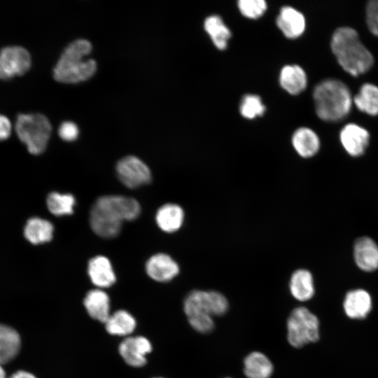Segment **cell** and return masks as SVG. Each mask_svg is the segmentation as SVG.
I'll return each mask as SVG.
<instances>
[{
  "mask_svg": "<svg viewBox=\"0 0 378 378\" xmlns=\"http://www.w3.org/2000/svg\"><path fill=\"white\" fill-rule=\"evenodd\" d=\"M330 48L338 64L353 76L366 73L373 65L372 53L360 42L358 32L351 27L336 29L332 35Z\"/></svg>",
  "mask_w": 378,
  "mask_h": 378,
  "instance_id": "6da1fadb",
  "label": "cell"
},
{
  "mask_svg": "<svg viewBox=\"0 0 378 378\" xmlns=\"http://www.w3.org/2000/svg\"><path fill=\"white\" fill-rule=\"evenodd\" d=\"M92 49V44L87 39L78 38L70 43L54 67L55 80L63 83H77L92 78L97 71V62L93 59H84Z\"/></svg>",
  "mask_w": 378,
  "mask_h": 378,
  "instance_id": "7a4b0ae2",
  "label": "cell"
},
{
  "mask_svg": "<svg viewBox=\"0 0 378 378\" xmlns=\"http://www.w3.org/2000/svg\"><path fill=\"white\" fill-rule=\"evenodd\" d=\"M316 113L324 121L336 122L346 117L351 108L353 97L347 85L337 79H326L313 91Z\"/></svg>",
  "mask_w": 378,
  "mask_h": 378,
  "instance_id": "3957f363",
  "label": "cell"
},
{
  "mask_svg": "<svg viewBox=\"0 0 378 378\" xmlns=\"http://www.w3.org/2000/svg\"><path fill=\"white\" fill-rule=\"evenodd\" d=\"M15 132L31 154L39 155L48 146L52 126L41 113H21L16 119Z\"/></svg>",
  "mask_w": 378,
  "mask_h": 378,
  "instance_id": "277c9868",
  "label": "cell"
},
{
  "mask_svg": "<svg viewBox=\"0 0 378 378\" xmlns=\"http://www.w3.org/2000/svg\"><path fill=\"white\" fill-rule=\"evenodd\" d=\"M319 321L307 308L294 309L287 321L288 341L295 348H301L319 340Z\"/></svg>",
  "mask_w": 378,
  "mask_h": 378,
  "instance_id": "5b68a950",
  "label": "cell"
},
{
  "mask_svg": "<svg viewBox=\"0 0 378 378\" xmlns=\"http://www.w3.org/2000/svg\"><path fill=\"white\" fill-rule=\"evenodd\" d=\"M227 308L228 302L225 297L214 290H192L183 302V310L187 317L198 314L220 316L227 312Z\"/></svg>",
  "mask_w": 378,
  "mask_h": 378,
  "instance_id": "8992f818",
  "label": "cell"
},
{
  "mask_svg": "<svg viewBox=\"0 0 378 378\" xmlns=\"http://www.w3.org/2000/svg\"><path fill=\"white\" fill-rule=\"evenodd\" d=\"M29 52L19 46H9L0 50V78L8 80L25 74L31 67Z\"/></svg>",
  "mask_w": 378,
  "mask_h": 378,
  "instance_id": "52a82bcc",
  "label": "cell"
},
{
  "mask_svg": "<svg viewBox=\"0 0 378 378\" xmlns=\"http://www.w3.org/2000/svg\"><path fill=\"white\" fill-rule=\"evenodd\" d=\"M121 183L129 188H136L151 181L149 167L139 158L128 155L120 159L115 167Z\"/></svg>",
  "mask_w": 378,
  "mask_h": 378,
  "instance_id": "ba28073f",
  "label": "cell"
},
{
  "mask_svg": "<svg viewBox=\"0 0 378 378\" xmlns=\"http://www.w3.org/2000/svg\"><path fill=\"white\" fill-rule=\"evenodd\" d=\"M118 220H133L139 216L141 206L134 198L122 195H104L93 204Z\"/></svg>",
  "mask_w": 378,
  "mask_h": 378,
  "instance_id": "9c48e42d",
  "label": "cell"
},
{
  "mask_svg": "<svg viewBox=\"0 0 378 378\" xmlns=\"http://www.w3.org/2000/svg\"><path fill=\"white\" fill-rule=\"evenodd\" d=\"M118 351L127 365L139 368L146 363V356L151 352L152 344L144 336H128L120 342Z\"/></svg>",
  "mask_w": 378,
  "mask_h": 378,
  "instance_id": "30bf717a",
  "label": "cell"
},
{
  "mask_svg": "<svg viewBox=\"0 0 378 378\" xmlns=\"http://www.w3.org/2000/svg\"><path fill=\"white\" fill-rule=\"evenodd\" d=\"M340 139L348 154L358 157L365 153L369 144L370 134L363 127L355 123H349L342 129Z\"/></svg>",
  "mask_w": 378,
  "mask_h": 378,
  "instance_id": "8fae6325",
  "label": "cell"
},
{
  "mask_svg": "<svg viewBox=\"0 0 378 378\" xmlns=\"http://www.w3.org/2000/svg\"><path fill=\"white\" fill-rule=\"evenodd\" d=\"M147 274L158 282H167L179 272L177 262L169 255L159 253L152 255L146 263Z\"/></svg>",
  "mask_w": 378,
  "mask_h": 378,
  "instance_id": "7c38bea8",
  "label": "cell"
},
{
  "mask_svg": "<svg viewBox=\"0 0 378 378\" xmlns=\"http://www.w3.org/2000/svg\"><path fill=\"white\" fill-rule=\"evenodd\" d=\"M346 316L351 319H364L372 309V300L365 290L358 288L349 290L343 301Z\"/></svg>",
  "mask_w": 378,
  "mask_h": 378,
  "instance_id": "4fadbf2b",
  "label": "cell"
},
{
  "mask_svg": "<svg viewBox=\"0 0 378 378\" xmlns=\"http://www.w3.org/2000/svg\"><path fill=\"white\" fill-rule=\"evenodd\" d=\"M90 225L93 232L103 238H113L119 234L122 222L93 205L90 212Z\"/></svg>",
  "mask_w": 378,
  "mask_h": 378,
  "instance_id": "5bb4252c",
  "label": "cell"
},
{
  "mask_svg": "<svg viewBox=\"0 0 378 378\" xmlns=\"http://www.w3.org/2000/svg\"><path fill=\"white\" fill-rule=\"evenodd\" d=\"M276 25L286 37L293 39L303 34L306 21L302 13L291 6H284L276 18Z\"/></svg>",
  "mask_w": 378,
  "mask_h": 378,
  "instance_id": "9a60e30c",
  "label": "cell"
},
{
  "mask_svg": "<svg viewBox=\"0 0 378 378\" xmlns=\"http://www.w3.org/2000/svg\"><path fill=\"white\" fill-rule=\"evenodd\" d=\"M354 256L357 266L365 272L378 268V246L371 238H358L354 244Z\"/></svg>",
  "mask_w": 378,
  "mask_h": 378,
  "instance_id": "2e32d148",
  "label": "cell"
},
{
  "mask_svg": "<svg viewBox=\"0 0 378 378\" xmlns=\"http://www.w3.org/2000/svg\"><path fill=\"white\" fill-rule=\"evenodd\" d=\"M88 273L92 283L97 288H108L113 285L116 280L110 260L104 255H97L90 260Z\"/></svg>",
  "mask_w": 378,
  "mask_h": 378,
  "instance_id": "e0dca14e",
  "label": "cell"
},
{
  "mask_svg": "<svg viewBox=\"0 0 378 378\" xmlns=\"http://www.w3.org/2000/svg\"><path fill=\"white\" fill-rule=\"evenodd\" d=\"M83 304L90 316L101 323H104L111 315L109 296L101 288L89 290Z\"/></svg>",
  "mask_w": 378,
  "mask_h": 378,
  "instance_id": "ac0fdd59",
  "label": "cell"
},
{
  "mask_svg": "<svg viewBox=\"0 0 378 378\" xmlns=\"http://www.w3.org/2000/svg\"><path fill=\"white\" fill-rule=\"evenodd\" d=\"M279 83L282 88L289 94H298L307 87V74L299 65H286L280 71Z\"/></svg>",
  "mask_w": 378,
  "mask_h": 378,
  "instance_id": "d6986e66",
  "label": "cell"
},
{
  "mask_svg": "<svg viewBox=\"0 0 378 378\" xmlns=\"http://www.w3.org/2000/svg\"><path fill=\"white\" fill-rule=\"evenodd\" d=\"M291 141L294 149L302 158L314 156L320 148V140L316 133L305 127L296 130Z\"/></svg>",
  "mask_w": 378,
  "mask_h": 378,
  "instance_id": "ffe728a7",
  "label": "cell"
},
{
  "mask_svg": "<svg viewBox=\"0 0 378 378\" xmlns=\"http://www.w3.org/2000/svg\"><path fill=\"white\" fill-rule=\"evenodd\" d=\"M184 212L176 204L169 203L160 206L156 212L155 220L158 227L164 232L171 233L182 226Z\"/></svg>",
  "mask_w": 378,
  "mask_h": 378,
  "instance_id": "44dd1931",
  "label": "cell"
},
{
  "mask_svg": "<svg viewBox=\"0 0 378 378\" xmlns=\"http://www.w3.org/2000/svg\"><path fill=\"white\" fill-rule=\"evenodd\" d=\"M53 232L52 224L48 220L39 217L29 218L24 227L25 239L34 245L50 241L52 239Z\"/></svg>",
  "mask_w": 378,
  "mask_h": 378,
  "instance_id": "7402d4cb",
  "label": "cell"
},
{
  "mask_svg": "<svg viewBox=\"0 0 378 378\" xmlns=\"http://www.w3.org/2000/svg\"><path fill=\"white\" fill-rule=\"evenodd\" d=\"M290 290L292 295L299 301H307L314 294L313 277L310 272L300 269L295 271L290 280Z\"/></svg>",
  "mask_w": 378,
  "mask_h": 378,
  "instance_id": "603a6c76",
  "label": "cell"
},
{
  "mask_svg": "<svg viewBox=\"0 0 378 378\" xmlns=\"http://www.w3.org/2000/svg\"><path fill=\"white\" fill-rule=\"evenodd\" d=\"M104 324L109 334L128 337L135 330L136 321L130 312L120 309L111 314Z\"/></svg>",
  "mask_w": 378,
  "mask_h": 378,
  "instance_id": "cb8c5ba5",
  "label": "cell"
},
{
  "mask_svg": "<svg viewBox=\"0 0 378 378\" xmlns=\"http://www.w3.org/2000/svg\"><path fill=\"white\" fill-rule=\"evenodd\" d=\"M20 337L13 328L0 324V364L13 360L20 348Z\"/></svg>",
  "mask_w": 378,
  "mask_h": 378,
  "instance_id": "d4e9b609",
  "label": "cell"
},
{
  "mask_svg": "<svg viewBox=\"0 0 378 378\" xmlns=\"http://www.w3.org/2000/svg\"><path fill=\"white\" fill-rule=\"evenodd\" d=\"M244 372L247 378H270L273 365L265 354L254 351L245 358Z\"/></svg>",
  "mask_w": 378,
  "mask_h": 378,
  "instance_id": "484cf974",
  "label": "cell"
},
{
  "mask_svg": "<svg viewBox=\"0 0 378 378\" xmlns=\"http://www.w3.org/2000/svg\"><path fill=\"white\" fill-rule=\"evenodd\" d=\"M353 103L361 112L370 115H378V86L366 83L353 97Z\"/></svg>",
  "mask_w": 378,
  "mask_h": 378,
  "instance_id": "4316f807",
  "label": "cell"
},
{
  "mask_svg": "<svg viewBox=\"0 0 378 378\" xmlns=\"http://www.w3.org/2000/svg\"><path fill=\"white\" fill-rule=\"evenodd\" d=\"M204 27L218 49L224 50L227 48L231 32L219 16L214 15L206 18Z\"/></svg>",
  "mask_w": 378,
  "mask_h": 378,
  "instance_id": "83f0119b",
  "label": "cell"
},
{
  "mask_svg": "<svg viewBox=\"0 0 378 378\" xmlns=\"http://www.w3.org/2000/svg\"><path fill=\"white\" fill-rule=\"evenodd\" d=\"M46 204L52 214L56 216H66L73 214L76 199L69 193L52 192L47 197Z\"/></svg>",
  "mask_w": 378,
  "mask_h": 378,
  "instance_id": "f1b7e54d",
  "label": "cell"
},
{
  "mask_svg": "<svg viewBox=\"0 0 378 378\" xmlns=\"http://www.w3.org/2000/svg\"><path fill=\"white\" fill-rule=\"evenodd\" d=\"M241 115L248 119L261 116L265 111V106L260 97L255 94H246L243 97L239 106Z\"/></svg>",
  "mask_w": 378,
  "mask_h": 378,
  "instance_id": "f546056e",
  "label": "cell"
},
{
  "mask_svg": "<svg viewBox=\"0 0 378 378\" xmlns=\"http://www.w3.org/2000/svg\"><path fill=\"white\" fill-rule=\"evenodd\" d=\"M267 3L264 0H239L238 8L241 13L250 19L262 16L267 10Z\"/></svg>",
  "mask_w": 378,
  "mask_h": 378,
  "instance_id": "4dcf8cb0",
  "label": "cell"
},
{
  "mask_svg": "<svg viewBox=\"0 0 378 378\" xmlns=\"http://www.w3.org/2000/svg\"><path fill=\"white\" fill-rule=\"evenodd\" d=\"M188 320L192 328L201 333L209 332L214 327L212 316L209 315H194L188 317Z\"/></svg>",
  "mask_w": 378,
  "mask_h": 378,
  "instance_id": "1f68e13d",
  "label": "cell"
},
{
  "mask_svg": "<svg viewBox=\"0 0 378 378\" xmlns=\"http://www.w3.org/2000/svg\"><path fill=\"white\" fill-rule=\"evenodd\" d=\"M366 23L370 31L378 36V0H372L368 3Z\"/></svg>",
  "mask_w": 378,
  "mask_h": 378,
  "instance_id": "d6a6232c",
  "label": "cell"
},
{
  "mask_svg": "<svg viewBox=\"0 0 378 378\" xmlns=\"http://www.w3.org/2000/svg\"><path fill=\"white\" fill-rule=\"evenodd\" d=\"M79 130L76 123L71 121H64L58 128V135L66 141H73L78 136Z\"/></svg>",
  "mask_w": 378,
  "mask_h": 378,
  "instance_id": "836d02e7",
  "label": "cell"
},
{
  "mask_svg": "<svg viewBox=\"0 0 378 378\" xmlns=\"http://www.w3.org/2000/svg\"><path fill=\"white\" fill-rule=\"evenodd\" d=\"M11 123L5 115L0 114V141L7 139L11 133Z\"/></svg>",
  "mask_w": 378,
  "mask_h": 378,
  "instance_id": "e575fe53",
  "label": "cell"
},
{
  "mask_svg": "<svg viewBox=\"0 0 378 378\" xmlns=\"http://www.w3.org/2000/svg\"><path fill=\"white\" fill-rule=\"evenodd\" d=\"M9 378H36L33 374L24 370H18Z\"/></svg>",
  "mask_w": 378,
  "mask_h": 378,
  "instance_id": "d590c367",
  "label": "cell"
},
{
  "mask_svg": "<svg viewBox=\"0 0 378 378\" xmlns=\"http://www.w3.org/2000/svg\"><path fill=\"white\" fill-rule=\"evenodd\" d=\"M6 372L3 368L1 364H0V378H6Z\"/></svg>",
  "mask_w": 378,
  "mask_h": 378,
  "instance_id": "8d00e7d4",
  "label": "cell"
},
{
  "mask_svg": "<svg viewBox=\"0 0 378 378\" xmlns=\"http://www.w3.org/2000/svg\"><path fill=\"white\" fill-rule=\"evenodd\" d=\"M155 378H162V377H155Z\"/></svg>",
  "mask_w": 378,
  "mask_h": 378,
  "instance_id": "74e56055",
  "label": "cell"
}]
</instances>
